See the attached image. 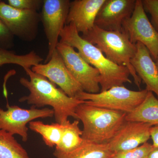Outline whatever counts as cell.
<instances>
[{
	"mask_svg": "<svg viewBox=\"0 0 158 158\" xmlns=\"http://www.w3.org/2000/svg\"><path fill=\"white\" fill-rule=\"evenodd\" d=\"M30 80L21 77L20 83L28 89L30 94L19 99L21 102H26L35 107H43L48 106L53 108L54 116L56 123L63 124L69 117L77 119L75 111L79 105L85 101L68 96L57 85L45 77L36 73L31 68L24 69Z\"/></svg>",
	"mask_w": 158,
	"mask_h": 158,
	"instance_id": "6da1fadb",
	"label": "cell"
},
{
	"mask_svg": "<svg viewBox=\"0 0 158 158\" xmlns=\"http://www.w3.org/2000/svg\"><path fill=\"white\" fill-rule=\"evenodd\" d=\"M59 42L76 48L85 61L98 70L101 91L125 83L131 84L129 70L126 67L113 63L102 51L86 40L77 31L73 24L65 25L60 34Z\"/></svg>",
	"mask_w": 158,
	"mask_h": 158,
	"instance_id": "7a4b0ae2",
	"label": "cell"
},
{
	"mask_svg": "<svg viewBox=\"0 0 158 158\" xmlns=\"http://www.w3.org/2000/svg\"><path fill=\"white\" fill-rule=\"evenodd\" d=\"M83 125L84 140L97 144H107L126 121V113L86 103L79 105L75 111Z\"/></svg>",
	"mask_w": 158,
	"mask_h": 158,
	"instance_id": "3957f363",
	"label": "cell"
},
{
	"mask_svg": "<svg viewBox=\"0 0 158 158\" xmlns=\"http://www.w3.org/2000/svg\"><path fill=\"white\" fill-rule=\"evenodd\" d=\"M81 36L96 46L113 63L126 67L134 79V83L140 88L141 80L131 63V60L137 51L136 44L130 41L123 30L106 31L94 26L91 30L82 34Z\"/></svg>",
	"mask_w": 158,
	"mask_h": 158,
	"instance_id": "277c9868",
	"label": "cell"
},
{
	"mask_svg": "<svg viewBox=\"0 0 158 158\" xmlns=\"http://www.w3.org/2000/svg\"><path fill=\"white\" fill-rule=\"evenodd\" d=\"M148 92L146 89L135 91L122 85L115 86L98 93L81 91L76 98L85 101L86 103L91 106L127 114L133 111L144 101Z\"/></svg>",
	"mask_w": 158,
	"mask_h": 158,
	"instance_id": "5b68a950",
	"label": "cell"
},
{
	"mask_svg": "<svg viewBox=\"0 0 158 158\" xmlns=\"http://www.w3.org/2000/svg\"><path fill=\"white\" fill-rule=\"evenodd\" d=\"M122 28L130 41L134 44L140 42L149 51L152 57L158 56V32L147 17L142 0H136L132 14L123 23Z\"/></svg>",
	"mask_w": 158,
	"mask_h": 158,
	"instance_id": "8992f818",
	"label": "cell"
},
{
	"mask_svg": "<svg viewBox=\"0 0 158 158\" xmlns=\"http://www.w3.org/2000/svg\"><path fill=\"white\" fill-rule=\"evenodd\" d=\"M57 50L73 76L87 93H98L101 90L100 73L70 46L59 42Z\"/></svg>",
	"mask_w": 158,
	"mask_h": 158,
	"instance_id": "52a82bcc",
	"label": "cell"
},
{
	"mask_svg": "<svg viewBox=\"0 0 158 158\" xmlns=\"http://www.w3.org/2000/svg\"><path fill=\"white\" fill-rule=\"evenodd\" d=\"M70 3L69 0H44L40 16L48 44L46 63L56 49L60 33L66 23Z\"/></svg>",
	"mask_w": 158,
	"mask_h": 158,
	"instance_id": "ba28073f",
	"label": "cell"
},
{
	"mask_svg": "<svg viewBox=\"0 0 158 158\" xmlns=\"http://www.w3.org/2000/svg\"><path fill=\"white\" fill-rule=\"evenodd\" d=\"M7 110L0 111V130L14 135H18L26 142L28 139L27 125L38 118H50L54 116L53 109H38L32 106L30 109H23L16 106H7Z\"/></svg>",
	"mask_w": 158,
	"mask_h": 158,
	"instance_id": "9c48e42d",
	"label": "cell"
},
{
	"mask_svg": "<svg viewBox=\"0 0 158 158\" xmlns=\"http://www.w3.org/2000/svg\"><path fill=\"white\" fill-rule=\"evenodd\" d=\"M0 19L14 36L26 41L35 39L41 21L37 11L15 9L3 2H0Z\"/></svg>",
	"mask_w": 158,
	"mask_h": 158,
	"instance_id": "30bf717a",
	"label": "cell"
},
{
	"mask_svg": "<svg viewBox=\"0 0 158 158\" xmlns=\"http://www.w3.org/2000/svg\"><path fill=\"white\" fill-rule=\"evenodd\" d=\"M31 69L59 86L70 97L76 98L80 92L84 91L68 70L57 49L54 51L48 62L33 66Z\"/></svg>",
	"mask_w": 158,
	"mask_h": 158,
	"instance_id": "8fae6325",
	"label": "cell"
},
{
	"mask_svg": "<svg viewBox=\"0 0 158 158\" xmlns=\"http://www.w3.org/2000/svg\"><path fill=\"white\" fill-rule=\"evenodd\" d=\"M136 1L106 0L97 15L95 26L105 31H122L123 23L132 14Z\"/></svg>",
	"mask_w": 158,
	"mask_h": 158,
	"instance_id": "7c38bea8",
	"label": "cell"
},
{
	"mask_svg": "<svg viewBox=\"0 0 158 158\" xmlns=\"http://www.w3.org/2000/svg\"><path fill=\"white\" fill-rule=\"evenodd\" d=\"M153 126L139 122L126 121L108 143L113 152L127 150L147 142Z\"/></svg>",
	"mask_w": 158,
	"mask_h": 158,
	"instance_id": "4fadbf2b",
	"label": "cell"
},
{
	"mask_svg": "<svg viewBox=\"0 0 158 158\" xmlns=\"http://www.w3.org/2000/svg\"><path fill=\"white\" fill-rule=\"evenodd\" d=\"M106 0H75L70 2L65 25L73 24L79 34H85L95 26V19Z\"/></svg>",
	"mask_w": 158,
	"mask_h": 158,
	"instance_id": "5bb4252c",
	"label": "cell"
},
{
	"mask_svg": "<svg viewBox=\"0 0 158 158\" xmlns=\"http://www.w3.org/2000/svg\"><path fill=\"white\" fill-rule=\"evenodd\" d=\"M137 51L131 60L136 73L146 85V90L158 98V69L149 51L140 42L136 43Z\"/></svg>",
	"mask_w": 158,
	"mask_h": 158,
	"instance_id": "9a60e30c",
	"label": "cell"
},
{
	"mask_svg": "<svg viewBox=\"0 0 158 158\" xmlns=\"http://www.w3.org/2000/svg\"><path fill=\"white\" fill-rule=\"evenodd\" d=\"M126 121L139 122L152 126L158 125V99L148 91L143 102L131 113L126 114Z\"/></svg>",
	"mask_w": 158,
	"mask_h": 158,
	"instance_id": "2e32d148",
	"label": "cell"
},
{
	"mask_svg": "<svg viewBox=\"0 0 158 158\" xmlns=\"http://www.w3.org/2000/svg\"><path fill=\"white\" fill-rule=\"evenodd\" d=\"M115 153L107 144H97L84 140L78 148L71 152L61 153L55 151L56 158H113Z\"/></svg>",
	"mask_w": 158,
	"mask_h": 158,
	"instance_id": "e0dca14e",
	"label": "cell"
},
{
	"mask_svg": "<svg viewBox=\"0 0 158 158\" xmlns=\"http://www.w3.org/2000/svg\"><path fill=\"white\" fill-rule=\"evenodd\" d=\"M63 125V132L59 144L56 146L55 151L61 153L73 151L84 141L82 138L83 131L79 127L78 119L71 122L67 120Z\"/></svg>",
	"mask_w": 158,
	"mask_h": 158,
	"instance_id": "ac0fdd59",
	"label": "cell"
},
{
	"mask_svg": "<svg viewBox=\"0 0 158 158\" xmlns=\"http://www.w3.org/2000/svg\"><path fill=\"white\" fill-rule=\"evenodd\" d=\"M30 129L39 134L44 143L49 147L56 146L60 142L63 132V125L56 123L47 124L40 121H32L29 123Z\"/></svg>",
	"mask_w": 158,
	"mask_h": 158,
	"instance_id": "d6986e66",
	"label": "cell"
},
{
	"mask_svg": "<svg viewBox=\"0 0 158 158\" xmlns=\"http://www.w3.org/2000/svg\"><path fill=\"white\" fill-rule=\"evenodd\" d=\"M43 61V59L34 51L26 55H18L12 51L0 47V66L12 64L19 65L23 69H31Z\"/></svg>",
	"mask_w": 158,
	"mask_h": 158,
	"instance_id": "ffe728a7",
	"label": "cell"
},
{
	"mask_svg": "<svg viewBox=\"0 0 158 158\" xmlns=\"http://www.w3.org/2000/svg\"><path fill=\"white\" fill-rule=\"evenodd\" d=\"M13 136L0 130V158H30Z\"/></svg>",
	"mask_w": 158,
	"mask_h": 158,
	"instance_id": "44dd1931",
	"label": "cell"
},
{
	"mask_svg": "<svg viewBox=\"0 0 158 158\" xmlns=\"http://www.w3.org/2000/svg\"><path fill=\"white\" fill-rule=\"evenodd\" d=\"M153 148L152 144L146 142L132 149L115 153L113 158H147Z\"/></svg>",
	"mask_w": 158,
	"mask_h": 158,
	"instance_id": "7402d4cb",
	"label": "cell"
},
{
	"mask_svg": "<svg viewBox=\"0 0 158 158\" xmlns=\"http://www.w3.org/2000/svg\"><path fill=\"white\" fill-rule=\"evenodd\" d=\"M9 6L18 9L37 11L42 8L44 0H9Z\"/></svg>",
	"mask_w": 158,
	"mask_h": 158,
	"instance_id": "603a6c76",
	"label": "cell"
},
{
	"mask_svg": "<svg viewBox=\"0 0 158 158\" xmlns=\"http://www.w3.org/2000/svg\"><path fill=\"white\" fill-rule=\"evenodd\" d=\"M145 12L151 16L152 24L158 32V0H142Z\"/></svg>",
	"mask_w": 158,
	"mask_h": 158,
	"instance_id": "cb8c5ba5",
	"label": "cell"
},
{
	"mask_svg": "<svg viewBox=\"0 0 158 158\" xmlns=\"http://www.w3.org/2000/svg\"><path fill=\"white\" fill-rule=\"evenodd\" d=\"M13 35L2 21L0 19V47L10 48L13 45Z\"/></svg>",
	"mask_w": 158,
	"mask_h": 158,
	"instance_id": "d4e9b609",
	"label": "cell"
},
{
	"mask_svg": "<svg viewBox=\"0 0 158 158\" xmlns=\"http://www.w3.org/2000/svg\"><path fill=\"white\" fill-rule=\"evenodd\" d=\"M151 138L153 141L152 145L154 147H158V125L153 126L151 129Z\"/></svg>",
	"mask_w": 158,
	"mask_h": 158,
	"instance_id": "484cf974",
	"label": "cell"
},
{
	"mask_svg": "<svg viewBox=\"0 0 158 158\" xmlns=\"http://www.w3.org/2000/svg\"><path fill=\"white\" fill-rule=\"evenodd\" d=\"M147 158H158V147H153Z\"/></svg>",
	"mask_w": 158,
	"mask_h": 158,
	"instance_id": "4316f807",
	"label": "cell"
},
{
	"mask_svg": "<svg viewBox=\"0 0 158 158\" xmlns=\"http://www.w3.org/2000/svg\"><path fill=\"white\" fill-rule=\"evenodd\" d=\"M156 62H155L157 68L158 69V56L157 58L156 59Z\"/></svg>",
	"mask_w": 158,
	"mask_h": 158,
	"instance_id": "83f0119b",
	"label": "cell"
},
{
	"mask_svg": "<svg viewBox=\"0 0 158 158\" xmlns=\"http://www.w3.org/2000/svg\"><path fill=\"white\" fill-rule=\"evenodd\" d=\"M2 110V108H1V107H0V111H1V110Z\"/></svg>",
	"mask_w": 158,
	"mask_h": 158,
	"instance_id": "f1b7e54d",
	"label": "cell"
}]
</instances>
